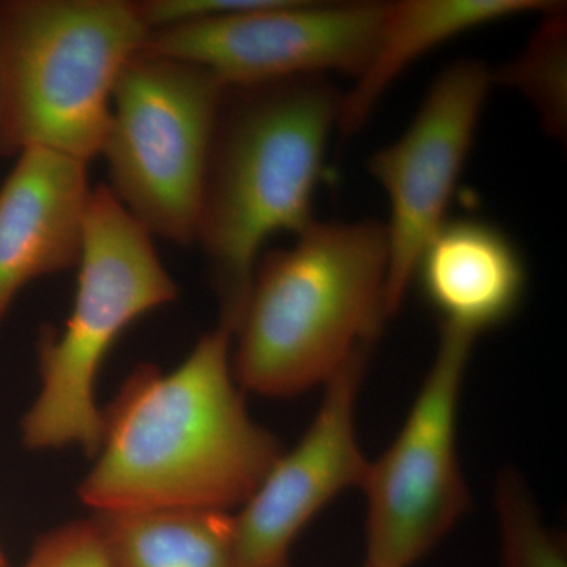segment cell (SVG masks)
<instances>
[{
  "instance_id": "cell-17",
  "label": "cell",
  "mask_w": 567,
  "mask_h": 567,
  "mask_svg": "<svg viewBox=\"0 0 567 567\" xmlns=\"http://www.w3.org/2000/svg\"><path fill=\"white\" fill-rule=\"evenodd\" d=\"M20 567H112L92 518L52 528Z\"/></svg>"
},
{
  "instance_id": "cell-7",
  "label": "cell",
  "mask_w": 567,
  "mask_h": 567,
  "mask_svg": "<svg viewBox=\"0 0 567 567\" xmlns=\"http://www.w3.org/2000/svg\"><path fill=\"white\" fill-rule=\"evenodd\" d=\"M475 336L440 327L431 371L404 427L369 464L365 565L412 567L451 532L468 506L457 457V409Z\"/></svg>"
},
{
  "instance_id": "cell-1",
  "label": "cell",
  "mask_w": 567,
  "mask_h": 567,
  "mask_svg": "<svg viewBox=\"0 0 567 567\" xmlns=\"http://www.w3.org/2000/svg\"><path fill=\"white\" fill-rule=\"evenodd\" d=\"M234 336L216 327L181 365H136L102 412L95 462L80 484L100 511H230L248 502L282 450L249 416L233 369Z\"/></svg>"
},
{
  "instance_id": "cell-16",
  "label": "cell",
  "mask_w": 567,
  "mask_h": 567,
  "mask_svg": "<svg viewBox=\"0 0 567 567\" xmlns=\"http://www.w3.org/2000/svg\"><path fill=\"white\" fill-rule=\"evenodd\" d=\"M499 524V567H567L561 539L551 535L537 513L524 480L503 472L496 486Z\"/></svg>"
},
{
  "instance_id": "cell-6",
  "label": "cell",
  "mask_w": 567,
  "mask_h": 567,
  "mask_svg": "<svg viewBox=\"0 0 567 567\" xmlns=\"http://www.w3.org/2000/svg\"><path fill=\"white\" fill-rule=\"evenodd\" d=\"M224 89L204 66L145 48L118 78L100 155L107 188L153 238L196 240Z\"/></svg>"
},
{
  "instance_id": "cell-13",
  "label": "cell",
  "mask_w": 567,
  "mask_h": 567,
  "mask_svg": "<svg viewBox=\"0 0 567 567\" xmlns=\"http://www.w3.org/2000/svg\"><path fill=\"white\" fill-rule=\"evenodd\" d=\"M555 3L540 0H404L388 3L371 55L342 93L339 133L368 122L391 84L423 55L447 41L494 22L543 14Z\"/></svg>"
},
{
  "instance_id": "cell-3",
  "label": "cell",
  "mask_w": 567,
  "mask_h": 567,
  "mask_svg": "<svg viewBox=\"0 0 567 567\" xmlns=\"http://www.w3.org/2000/svg\"><path fill=\"white\" fill-rule=\"evenodd\" d=\"M388 268L385 224L372 219L315 221L260 256L234 331L241 390L290 398L368 353L388 319Z\"/></svg>"
},
{
  "instance_id": "cell-10",
  "label": "cell",
  "mask_w": 567,
  "mask_h": 567,
  "mask_svg": "<svg viewBox=\"0 0 567 567\" xmlns=\"http://www.w3.org/2000/svg\"><path fill=\"white\" fill-rule=\"evenodd\" d=\"M368 353L324 385L319 412L298 445L282 451L234 516L235 567H292L297 537L328 503L363 487L371 462L354 431V404Z\"/></svg>"
},
{
  "instance_id": "cell-12",
  "label": "cell",
  "mask_w": 567,
  "mask_h": 567,
  "mask_svg": "<svg viewBox=\"0 0 567 567\" xmlns=\"http://www.w3.org/2000/svg\"><path fill=\"white\" fill-rule=\"evenodd\" d=\"M415 279L440 327L477 338L517 311L527 268L516 244L494 223L447 218L417 259Z\"/></svg>"
},
{
  "instance_id": "cell-15",
  "label": "cell",
  "mask_w": 567,
  "mask_h": 567,
  "mask_svg": "<svg viewBox=\"0 0 567 567\" xmlns=\"http://www.w3.org/2000/svg\"><path fill=\"white\" fill-rule=\"evenodd\" d=\"M525 50L494 74V84L516 89L535 106L548 133H566V17L555 3L543 14Z\"/></svg>"
},
{
  "instance_id": "cell-2",
  "label": "cell",
  "mask_w": 567,
  "mask_h": 567,
  "mask_svg": "<svg viewBox=\"0 0 567 567\" xmlns=\"http://www.w3.org/2000/svg\"><path fill=\"white\" fill-rule=\"evenodd\" d=\"M342 93L328 76L226 85L205 171L196 240L234 336L264 246L315 219Z\"/></svg>"
},
{
  "instance_id": "cell-19",
  "label": "cell",
  "mask_w": 567,
  "mask_h": 567,
  "mask_svg": "<svg viewBox=\"0 0 567 567\" xmlns=\"http://www.w3.org/2000/svg\"><path fill=\"white\" fill-rule=\"evenodd\" d=\"M363 567H372V566L365 565V563H364V566H363Z\"/></svg>"
},
{
  "instance_id": "cell-11",
  "label": "cell",
  "mask_w": 567,
  "mask_h": 567,
  "mask_svg": "<svg viewBox=\"0 0 567 567\" xmlns=\"http://www.w3.org/2000/svg\"><path fill=\"white\" fill-rule=\"evenodd\" d=\"M89 164L29 148L0 186V323L28 284L78 268L92 186Z\"/></svg>"
},
{
  "instance_id": "cell-18",
  "label": "cell",
  "mask_w": 567,
  "mask_h": 567,
  "mask_svg": "<svg viewBox=\"0 0 567 567\" xmlns=\"http://www.w3.org/2000/svg\"><path fill=\"white\" fill-rule=\"evenodd\" d=\"M0 567H10L9 561H7L6 555H3L2 548H0Z\"/></svg>"
},
{
  "instance_id": "cell-5",
  "label": "cell",
  "mask_w": 567,
  "mask_h": 567,
  "mask_svg": "<svg viewBox=\"0 0 567 567\" xmlns=\"http://www.w3.org/2000/svg\"><path fill=\"white\" fill-rule=\"evenodd\" d=\"M73 308L62 331L41 328L40 393L21 421L29 451L80 446L95 456L102 440L96 379L123 331L173 303L178 286L153 237L106 183L93 186L85 216Z\"/></svg>"
},
{
  "instance_id": "cell-14",
  "label": "cell",
  "mask_w": 567,
  "mask_h": 567,
  "mask_svg": "<svg viewBox=\"0 0 567 567\" xmlns=\"http://www.w3.org/2000/svg\"><path fill=\"white\" fill-rule=\"evenodd\" d=\"M91 518L112 567H235L226 511H100Z\"/></svg>"
},
{
  "instance_id": "cell-9",
  "label": "cell",
  "mask_w": 567,
  "mask_h": 567,
  "mask_svg": "<svg viewBox=\"0 0 567 567\" xmlns=\"http://www.w3.org/2000/svg\"><path fill=\"white\" fill-rule=\"evenodd\" d=\"M492 85L494 73L483 62L450 63L405 132L369 159V174L390 203L386 317L401 308L417 259L446 223Z\"/></svg>"
},
{
  "instance_id": "cell-8",
  "label": "cell",
  "mask_w": 567,
  "mask_h": 567,
  "mask_svg": "<svg viewBox=\"0 0 567 567\" xmlns=\"http://www.w3.org/2000/svg\"><path fill=\"white\" fill-rule=\"evenodd\" d=\"M386 2L262 0L229 17L148 33L145 50L204 66L224 85L349 73L371 55Z\"/></svg>"
},
{
  "instance_id": "cell-4",
  "label": "cell",
  "mask_w": 567,
  "mask_h": 567,
  "mask_svg": "<svg viewBox=\"0 0 567 567\" xmlns=\"http://www.w3.org/2000/svg\"><path fill=\"white\" fill-rule=\"evenodd\" d=\"M148 33L128 0H0V158L47 148L91 164Z\"/></svg>"
}]
</instances>
